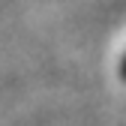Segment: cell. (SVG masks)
Instances as JSON below:
<instances>
[{
	"label": "cell",
	"mask_w": 126,
	"mask_h": 126,
	"mask_svg": "<svg viewBox=\"0 0 126 126\" xmlns=\"http://www.w3.org/2000/svg\"><path fill=\"white\" fill-rule=\"evenodd\" d=\"M120 75L126 78V57H123V63H120Z\"/></svg>",
	"instance_id": "1"
}]
</instances>
